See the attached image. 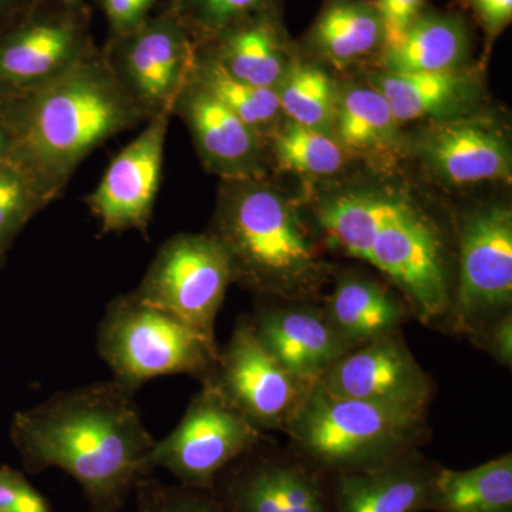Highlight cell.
Returning <instances> with one entry per match:
<instances>
[{
	"label": "cell",
	"instance_id": "31",
	"mask_svg": "<svg viewBox=\"0 0 512 512\" xmlns=\"http://www.w3.org/2000/svg\"><path fill=\"white\" fill-rule=\"evenodd\" d=\"M43 208L25 174L10 161H0V255L9 251L22 229Z\"/></svg>",
	"mask_w": 512,
	"mask_h": 512
},
{
	"label": "cell",
	"instance_id": "10",
	"mask_svg": "<svg viewBox=\"0 0 512 512\" xmlns=\"http://www.w3.org/2000/svg\"><path fill=\"white\" fill-rule=\"evenodd\" d=\"M101 52L117 82L151 120L173 113L175 100L190 79L195 40L164 8L131 32L109 36Z\"/></svg>",
	"mask_w": 512,
	"mask_h": 512
},
{
	"label": "cell",
	"instance_id": "32",
	"mask_svg": "<svg viewBox=\"0 0 512 512\" xmlns=\"http://www.w3.org/2000/svg\"><path fill=\"white\" fill-rule=\"evenodd\" d=\"M134 495L137 512H229L214 488L165 484L153 474L138 481Z\"/></svg>",
	"mask_w": 512,
	"mask_h": 512
},
{
	"label": "cell",
	"instance_id": "5",
	"mask_svg": "<svg viewBox=\"0 0 512 512\" xmlns=\"http://www.w3.org/2000/svg\"><path fill=\"white\" fill-rule=\"evenodd\" d=\"M282 433L289 451L335 476L376 470L419 450L430 427L427 416L333 396L316 383Z\"/></svg>",
	"mask_w": 512,
	"mask_h": 512
},
{
	"label": "cell",
	"instance_id": "18",
	"mask_svg": "<svg viewBox=\"0 0 512 512\" xmlns=\"http://www.w3.org/2000/svg\"><path fill=\"white\" fill-rule=\"evenodd\" d=\"M278 301L261 306L248 318L256 338L286 372L318 383L353 349L330 326L322 303Z\"/></svg>",
	"mask_w": 512,
	"mask_h": 512
},
{
	"label": "cell",
	"instance_id": "36",
	"mask_svg": "<svg viewBox=\"0 0 512 512\" xmlns=\"http://www.w3.org/2000/svg\"><path fill=\"white\" fill-rule=\"evenodd\" d=\"M491 40L501 35L512 20V0H464Z\"/></svg>",
	"mask_w": 512,
	"mask_h": 512
},
{
	"label": "cell",
	"instance_id": "20",
	"mask_svg": "<svg viewBox=\"0 0 512 512\" xmlns=\"http://www.w3.org/2000/svg\"><path fill=\"white\" fill-rule=\"evenodd\" d=\"M439 464L419 450L382 468L332 476L333 512H424Z\"/></svg>",
	"mask_w": 512,
	"mask_h": 512
},
{
	"label": "cell",
	"instance_id": "8",
	"mask_svg": "<svg viewBox=\"0 0 512 512\" xmlns=\"http://www.w3.org/2000/svg\"><path fill=\"white\" fill-rule=\"evenodd\" d=\"M232 284L231 261L220 242L208 232H184L161 245L133 293L217 343L215 320Z\"/></svg>",
	"mask_w": 512,
	"mask_h": 512
},
{
	"label": "cell",
	"instance_id": "2",
	"mask_svg": "<svg viewBox=\"0 0 512 512\" xmlns=\"http://www.w3.org/2000/svg\"><path fill=\"white\" fill-rule=\"evenodd\" d=\"M0 114L10 136L8 161L25 174L45 207L63 194L96 148L148 121L99 46L55 82L0 96Z\"/></svg>",
	"mask_w": 512,
	"mask_h": 512
},
{
	"label": "cell",
	"instance_id": "39",
	"mask_svg": "<svg viewBox=\"0 0 512 512\" xmlns=\"http://www.w3.org/2000/svg\"><path fill=\"white\" fill-rule=\"evenodd\" d=\"M10 151V136L2 114H0V161L8 160Z\"/></svg>",
	"mask_w": 512,
	"mask_h": 512
},
{
	"label": "cell",
	"instance_id": "6",
	"mask_svg": "<svg viewBox=\"0 0 512 512\" xmlns=\"http://www.w3.org/2000/svg\"><path fill=\"white\" fill-rule=\"evenodd\" d=\"M97 350L114 382L131 393L161 376L190 375L207 382L220 352L217 343L133 292L116 296L107 306Z\"/></svg>",
	"mask_w": 512,
	"mask_h": 512
},
{
	"label": "cell",
	"instance_id": "15",
	"mask_svg": "<svg viewBox=\"0 0 512 512\" xmlns=\"http://www.w3.org/2000/svg\"><path fill=\"white\" fill-rule=\"evenodd\" d=\"M173 113L160 114L111 160L96 190L86 198L101 234L134 231L147 237L163 177L165 140Z\"/></svg>",
	"mask_w": 512,
	"mask_h": 512
},
{
	"label": "cell",
	"instance_id": "23",
	"mask_svg": "<svg viewBox=\"0 0 512 512\" xmlns=\"http://www.w3.org/2000/svg\"><path fill=\"white\" fill-rule=\"evenodd\" d=\"M471 52V33L466 20L453 12L424 9L399 43L386 47L384 72H446L464 67Z\"/></svg>",
	"mask_w": 512,
	"mask_h": 512
},
{
	"label": "cell",
	"instance_id": "27",
	"mask_svg": "<svg viewBox=\"0 0 512 512\" xmlns=\"http://www.w3.org/2000/svg\"><path fill=\"white\" fill-rule=\"evenodd\" d=\"M191 77L265 140L281 124L284 114L275 89L235 79L222 69L205 47L197 43Z\"/></svg>",
	"mask_w": 512,
	"mask_h": 512
},
{
	"label": "cell",
	"instance_id": "19",
	"mask_svg": "<svg viewBox=\"0 0 512 512\" xmlns=\"http://www.w3.org/2000/svg\"><path fill=\"white\" fill-rule=\"evenodd\" d=\"M197 45L205 47L235 79L268 89L278 87L293 62L276 2Z\"/></svg>",
	"mask_w": 512,
	"mask_h": 512
},
{
	"label": "cell",
	"instance_id": "29",
	"mask_svg": "<svg viewBox=\"0 0 512 512\" xmlns=\"http://www.w3.org/2000/svg\"><path fill=\"white\" fill-rule=\"evenodd\" d=\"M279 106L289 121L329 133L335 120L338 93L325 70L293 59L276 87Z\"/></svg>",
	"mask_w": 512,
	"mask_h": 512
},
{
	"label": "cell",
	"instance_id": "40",
	"mask_svg": "<svg viewBox=\"0 0 512 512\" xmlns=\"http://www.w3.org/2000/svg\"><path fill=\"white\" fill-rule=\"evenodd\" d=\"M45 2H59L66 3V5H80V3H84V0H28V6L39 5V3Z\"/></svg>",
	"mask_w": 512,
	"mask_h": 512
},
{
	"label": "cell",
	"instance_id": "22",
	"mask_svg": "<svg viewBox=\"0 0 512 512\" xmlns=\"http://www.w3.org/2000/svg\"><path fill=\"white\" fill-rule=\"evenodd\" d=\"M322 308L330 326L352 349L402 332L412 318L399 292L357 275L339 278Z\"/></svg>",
	"mask_w": 512,
	"mask_h": 512
},
{
	"label": "cell",
	"instance_id": "21",
	"mask_svg": "<svg viewBox=\"0 0 512 512\" xmlns=\"http://www.w3.org/2000/svg\"><path fill=\"white\" fill-rule=\"evenodd\" d=\"M370 83L387 101L400 126L409 121L466 116L481 93L478 80L466 67L430 73L382 70L373 74Z\"/></svg>",
	"mask_w": 512,
	"mask_h": 512
},
{
	"label": "cell",
	"instance_id": "16",
	"mask_svg": "<svg viewBox=\"0 0 512 512\" xmlns=\"http://www.w3.org/2000/svg\"><path fill=\"white\" fill-rule=\"evenodd\" d=\"M190 130L201 163L222 181L258 180L268 168L265 138L239 120L221 101L192 80L184 84L173 106Z\"/></svg>",
	"mask_w": 512,
	"mask_h": 512
},
{
	"label": "cell",
	"instance_id": "9",
	"mask_svg": "<svg viewBox=\"0 0 512 512\" xmlns=\"http://www.w3.org/2000/svg\"><path fill=\"white\" fill-rule=\"evenodd\" d=\"M86 3L45 2L26 8L0 32V96L55 82L96 47Z\"/></svg>",
	"mask_w": 512,
	"mask_h": 512
},
{
	"label": "cell",
	"instance_id": "12",
	"mask_svg": "<svg viewBox=\"0 0 512 512\" xmlns=\"http://www.w3.org/2000/svg\"><path fill=\"white\" fill-rule=\"evenodd\" d=\"M212 488L229 512H333L332 476L265 440L229 464Z\"/></svg>",
	"mask_w": 512,
	"mask_h": 512
},
{
	"label": "cell",
	"instance_id": "30",
	"mask_svg": "<svg viewBox=\"0 0 512 512\" xmlns=\"http://www.w3.org/2000/svg\"><path fill=\"white\" fill-rule=\"evenodd\" d=\"M275 0H167L164 8L181 20L195 43L205 42Z\"/></svg>",
	"mask_w": 512,
	"mask_h": 512
},
{
	"label": "cell",
	"instance_id": "13",
	"mask_svg": "<svg viewBox=\"0 0 512 512\" xmlns=\"http://www.w3.org/2000/svg\"><path fill=\"white\" fill-rule=\"evenodd\" d=\"M204 383L214 384L262 433L284 431L316 384L303 382L279 366L256 338L248 318L238 320L231 339L218 352L214 373Z\"/></svg>",
	"mask_w": 512,
	"mask_h": 512
},
{
	"label": "cell",
	"instance_id": "14",
	"mask_svg": "<svg viewBox=\"0 0 512 512\" xmlns=\"http://www.w3.org/2000/svg\"><path fill=\"white\" fill-rule=\"evenodd\" d=\"M318 383L333 396L419 416H427L436 390L402 332L353 349Z\"/></svg>",
	"mask_w": 512,
	"mask_h": 512
},
{
	"label": "cell",
	"instance_id": "25",
	"mask_svg": "<svg viewBox=\"0 0 512 512\" xmlns=\"http://www.w3.org/2000/svg\"><path fill=\"white\" fill-rule=\"evenodd\" d=\"M333 130L346 153L369 160L392 157L402 147L399 121L372 86L346 87L338 94Z\"/></svg>",
	"mask_w": 512,
	"mask_h": 512
},
{
	"label": "cell",
	"instance_id": "24",
	"mask_svg": "<svg viewBox=\"0 0 512 512\" xmlns=\"http://www.w3.org/2000/svg\"><path fill=\"white\" fill-rule=\"evenodd\" d=\"M305 46L319 59L349 66L380 55L386 33L373 0H326L305 37Z\"/></svg>",
	"mask_w": 512,
	"mask_h": 512
},
{
	"label": "cell",
	"instance_id": "17",
	"mask_svg": "<svg viewBox=\"0 0 512 512\" xmlns=\"http://www.w3.org/2000/svg\"><path fill=\"white\" fill-rule=\"evenodd\" d=\"M414 147L427 170L448 185L511 180L510 141L493 121L467 116L434 121Z\"/></svg>",
	"mask_w": 512,
	"mask_h": 512
},
{
	"label": "cell",
	"instance_id": "33",
	"mask_svg": "<svg viewBox=\"0 0 512 512\" xmlns=\"http://www.w3.org/2000/svg\"><path fill=\"white\" fill-rule=\"evenodd\" d=\"M0 512H53L52 505L20 471L0 467Z\"/></svg>",
	"mask_w": 512,
	"mask_h": 512
},
{
	"label": "cell",
	"instance_id": "35",
	"mask_svg": "<svg viewBox=\"0 0 512 512\" xmlns=\"http://www.w3.org/2000/svg\"><path fill=\"white\" fill-rule=\"evenodd\" d=\"M109 23V36L138 28L151 15L157 0H96Z\"/></svg>",
	"mask_w": 512,
	"mask_h": 512
},
{
	"label": "cell",
	"instance_id": "28",
	"mask_svg": "<svg viewBox=\"0 0 512 512\" xmlns=\"http://www.w3.org/2000/svg\"><path fill=\"white\" fill-rule=\"evenodd\" d=\"M269 153L281 170L325 178L339 174L348 153L332 134L302 124H279L266 140Z\"/></svg>",
	"mask_w": 512,
	"mask_h": 512
},
{
	"label": "cell",
	"instance_id": "11",
	"mask_svg": "<svg viewBox=\"0 0 512 512\" xmlns=\"http://www.w3.org/2000/svg\"><path fill=\"white\" fill-rule=\"evenodd\" d=\"M265 440L211 383H202L180 424L157 441L151 466L170 471L178 483L212 488L215 478L242 454Z\"/></svg>",
	"mask_w": 512,
	"mask_h": 512
},
{
	"label": "cell",
	"instance_id": "3",
	"mask_svg": "<svg viewBox=\"0 0 512 512\" xmlns=\"http://www.w3.org/2000/svg\"><path fill=\"white\" fill-rule=\"evenodd\" d=\"M315 217L323 242L377 269L412 318L429 328H447L456 259L433 215L399 192L357 188L320 201Z\"/></svg>",
	"mask_w": 512,
	"mask_h": 512
},
{
	"label": "cell",
	"instance_id": "4",
	"mask_svg": "<svg viewBox=\"0 0 512 512\" xmlns=\"http://www.w3.org/2000/svg\"><path fill=\"white\" fill-rule=\"evenodd\" d=\"M208 234L224 247L234 284L281 301L318 302L332 268L298 204L265 178L224 181Z\"/></svg>",
	"mask_w": 512,
	"mask_h": 512
},
{
	"label": "cell",
	"instance_id": "34",
	"mask_svg": "<svg viewBox=\"0 0 512 512\" xmlns=\"http://www.w3.org/2000/svg\"><path fill=\"white\" fill-rule=\"evenodd\" d=\"M373 3L382 18L386 49L400 42L417 16L426 9L427 0H373Z\"/></svg>",
	"mask_w": 512,
	"mask_h": 512
},
{
	"label": "cell",
	"instance_id": "37",
	"mask_svg": "<svg viewBox=\"0 0 512 512\" xmlns=\"http://www.w3.org/2000/svg\"><path fill=\"white\" fill-rule=\"evenodd\" d=\"M471 343L490 353L503 366L512 365V313L485 329Z\"/></svg>",
	"mask_w": 512,
	"mask_h": 512
},
{
	"label": "cell",
	"instance_id": "26",
	"mask_svg": "<svg viewBox=\"0 0 512 512\" xmlns=\"http://www.w3.org/2000/svg\"><path fill=\"white\" fill-rule=\"evenodd\" d=\"M427 511L512 512L511 453L466 471L440 467Z\"/></svg>",
	"mask_w": 512,
	"mask_h": 512
},
{
	"label": "cell",
	"instance_id": "38",
	"mask_svg": "<svg viewBox=\"0 0 512 512\" xmlns=\"http://www.w3.org/2000/svg\"><path fill=\"white\" fill-rule=\"evenodd\" d=\"M28 8V0H0V32L12 25Z\"/></svg>",
	"mask_w": 512,
	"mask_h": 512
},
{
	"label": "cell",
	"instance_id": "7",
	"mask_svg": "<svg viewBox=\"0 0 512 512\" xmlns=\"http://www.w3.org/2000/svg\"><path fill=\"white\" fill-rule=\"evenodd\" d=\"M512 313V211L487 205L457 234L456 282L447 328L474 339Z\"/></svg>",
	"mask_w": 512,
	"mask_h": 512
},
{
	"label": "cell",
	"instance_id": "1",
	"mask_svg": "<svg viewBox=\"0 0 512 512\" xmlns=\"http://www.w3.org/2000/svg\"><path fill=\"white\" fill-rule=\"evenodd\" d=\"M134 393L101 382L53 394L15 414L10 439L30 474L60 468L82 487L90 512H120L138 481L151 476L157 440Z\"/></svg>",
	"mask_w": 512,
	"mask_h": 512
},
{
	"label": "cell",
	"instance_id": "41",
	"mask_svg": "<svg viewBox=\"0 0 512 512\" xmlns=\"http://www.w3.org/2000/svg\"><path fill=\"white\" fill-rule=\"evenodd\" d=\"M3 262V255H0V264Z\"/></svg>",
	"mask_w": 512,
	"mask_h": 512
}]
</instances>
